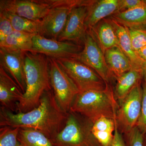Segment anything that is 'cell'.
Returning a JSON list of instances; mask_svg holds the SVG:
<instances>
[{
	"label": "cell",
	"instance_id": "1",
	"mask_svg": "<svg viewBox=\"0 0 146 146\" xmlns=\"http://www.w3.org/2000/svg\"><path fill=\"white\" fill-rule=\"evenodd\" d=\"M68 114L57 104L52 89L45 92L39 106L29 112L14 113L1 106L0 126L33 129L51 140L65 126Z\"/></svg>",
	"mask_w": 146,
	"mask_h": 146
},
{
	"label": "cell",
	"instance_id": "2",
	"mask_svg": "<svg viewBox=\"0 0 146 146\" xmlns=\"http://www.w3.org/2000/svg\"><path fill=\"white\" fill-rule=\"evenodd\" d=\"M27 88L19 105V112H27L38 106L45 92L52 90L49 57L42 54L25 52Z\"/></svg>",
	"mask_w": 146,
	"mask_h": 146
},
{
	"label": "cell",
	"instance_id": "3",
	"mask_svg": "<svg viewBox=\"0 0 146 146\" xmlns=\"http://www.w3.org/2000/svg\"><path fill=\"white\" fill-rule=\"evenodd\" d=\"M118 107L115 96L108 86L104 91L79 92L70 111L79 114L94 123L102 117L116 119Z\"/></svg>",
	"mask_w": 146,
	"mask_h": 146
},
{
	"label": "cell",
	"instance_id": "4",
	"mask_svg": "<svg viewBox=\"0 0 146 146\" xmlns=\"http://www.w3.org/2000/svg\"><path fill=\"white\" fill-rule=\"evenodd\" d=\"M92 124L82 115L70 111L65 126L51 141L54 146H102L92 133Z\"/></svg>",
	"mask_w": 146,
	"mask_h": 146
},
{
	"label": "cell",
	"instance_id": "5",
	"mask_svg": "<svg viewBox=\"0 0 146 146\" xmlns=\"http://www.w3.org/2000/svg\"><path fill=\"white\" fill-rule=\"evenodd\" d=\"M49 68L50 82L55 99L61 110L68 113L79 90L56 59L49 58Z\"/></svg>",
	"mask_w": 146,
	"mask_h": 146
},
{
	"label": "cell",
	"instance_id": "6",
	"mask_svg": "<svg viewBox=\"0 0 146 146\" xmlns=\"http://www.w3.org/2000/svg\"><path fill=\"white\" fill-rule=\"evenodd\" d=\"M56 59L75 84L80 92L104 91L109 86L93 69L74 58Z\"/></svg>",
	"mask_w": 146,
	"mask_h": 146
},
{
	"label": "cell",
	"instance_id": "7",
	"mask_svg": "<svg viewBox=\"0 0 146 146\" xmlns=\"http://www.w3.org/2000/svg\"><path fill=\"white\" fill-rule=\"evenodd\" d=\"M84 1L54 0V4L44 18L41 20L39 35L58 40L62 32L72 9Z\"/></svg>",
	"mask_w": 146,
	"mask_h": 146
},
{
	"label": "cell",
	"instance_id": "8",
	"mask_svg": "<svg viewBox=\"0 0 146 146\" xmlns=\"http://www.w3.org/2000/svg\"><path fill=\"white\" fill-rule=\"evenodd\" d=\"M142 100L143 91L140 83L120 102L116 121L119 129L125 134L136 126L141 115Z\"/></svg>",
	"mask_w": 146,
	"mask_h": 146
},
{
	"label": "cell",
	"instance_id": "9",
	"mask_svg": "<svg viewBox=\"0 0 146 146\" xmlns=\"http://www.w3.org/2000/svg\"><path fill=\"white\" fill-rule=\"evenodd\" d=\"M83 48L74 58L95 71L107 84L112 76L108 67L104 53L94 35L87 30Z\"/></svg>",
	"mask_w": 146,
	"mask_h": 146
},
{
	"label": "cell",
	"instance_id": "10",
	"mask_svg": "<svg viewBox=\"0 0 146 146\" xmlns=\"http://www.w3.org/2000/svg\"><path fill=\"white\" fill-rule=\"evenodd\" d=\"M54 0H1L0 11L34 21L44 18L54 4Z\"/></svg>",
	"mask_w": 146,
	"mask_h": 146
},
{
	"label": "cell",
	"instance_id": "11",
	"mask_svg": "<svg viewBox=\"0 0 146 146\" xmlns=\"http://www.w3.org/2000/svg\"><path fill=\"white\" fill-rule=\"evenodd\" d=\"M80 45L68 41H59L35 35L33 39L31 52L42 54L55 59L74 58L81 51Z\"/></svg>",
	"mask_w": 146,
	"mask_h": 146
},
{
	"label": "cell",
	"instance_id": "12",
	"mask_svg": "<svg viewBox=\"0 0 146 146\" xmlns=\"http://www.w3.org/2000/svg\"><path fill=\"white\" fill-rule=\"evenodd\" d=\"M91 1H84L81 4L72 9L65 28L57 40L72 42L80 45L81 43L83 44L87 31L85 20Z\"/></svg>",
	"mask_w": 146,
	"mask_h": 146
},
{
	"label": "cell",
	"instance_id": "13",
	"mask_svg": "<svg viewBox=\"0 0 146 146\" xmlns=\"http://www.w3.org/2000/svg\"><path fill=\"white\" fill-rule=\"evenodd\" d=\"M25 52L0 47V66L13 79L23 94L27 88Z\"/></svg>",
	"mask_w": 146,
	"mask_h": 146
},
{
	"label": "cell",
	"instance_id": "14",
	"mask_svg": "<svg viewBox=\"0 0 146 146\" xmlns=\"http://www.w3.org/2000/svg\"><path fill=\"white\" fill-rule=\"evenodd\" d=\"M23 94L13 79L0 66L1 107L14 113H18L19 112L18 105Z\"/></svg>",
	"mask_w": 146,
	"mask_h": 146
},
{
	"label": "cell",
	"instance_id": "15",
	"mask_svg": "<svg viewBox=\"0 0 146 146\" xmlns=\"http://www.w3.org/2000/svg\"><path fill=\"white\" fill-rule=\"evenodd\" d=\"M119 4V0L91 1L85 20L87 30L96 26L102 19L118 12Z\"/></svg>",
	"mask_w": 146,
	"mask_h": 146
},
{
	"label": "cell",
	"instance_id": "16",
	"mask_svg": "<svg viewBox=\"0 0 146 146\" xmlns=\"http://www.w3.org/2000/svg\"><path fill=\"white\" fill-rule=\"evenodd\" d=\"M110 21L117 35L118 46L130 59L133 69L143 71L146 63L133 50L127 28L111 18Z\"/></svg>",
	"mask_w": 146,
	"mask_h": 146
},
{
	"label": "cell",
	"instance_id": "17",
	"mask_svg": "<svg viewBox=\"0 0 146 146\" xmlns=\"http://www.w3.org/2000/svg\"><path fill=\"white\" fill-rule=\"evenodd\" d=\"M111 18L126 27L146 30V3L135 8L116 12Z\"/></svg>",
	"mask_w": 146,
	"mask_h": 146
},
{
	"label": "cell",
	"instance_id": "18",
	"mask_svg": "<svg viewBox=\"0 0 146 146\" xmlns=\"http://www.w3.org/2000/svg\"><path fill=\"white\" fill-rule=\"evenodd\" d=\"M104 56L111 74L116 79L133 69L130 59L118 46L106 50Z\"/></svg>",
	"mask_w": 146,
	"mask_h": 146
},
{
	"label": "cell",
	"instance_id": "19",
	"mask_svg": "<svg viewBox=\"0 0 146 146\" xmlns=\"http://www.w3.org/2000/svg\"><path fill=\"white\" fill-rule=\"evenodd\" d=\"M143 78V71L132 69L117 78L115 97L121 102Z\"/></svg>",
	"mask_w": 146,
	"mask_h": 146
},
{
	"label": "cell",
	"instance_id": "20",
	"mask_svg": "<svg viewBox=\"0 0 146 146\" xmlns=\"http://www.w3.org/2000/svg\"><path fill=\"white\" fill-rule=\"evenodd\" d=\"M88 30L94 35L104 53L108 49L118 46L117 35L110 20H104L100 25Z\"/></svg>",
	"mask_w": 146,
	"mask_h": 146
},
{
	"label": "cell",
	"instance_id": "21",
	"mask_svg": "<svg viewBox=\"0 0 146 146\" xmlns=\"http://www.w3.org/2000/svg\"><path fill=\"white\" fill-rule=\"evenodd\" d=\"M116 119L102 117L93 123L91 131L102 146H110L112 143Z\"/></svg>",
	"mask_w": 146,
	"mask_h": 146
},
{
	"label": "cell",
	"instance_id": "22",
	"mask_svg": "<svg viewBox=\"0 0 146 146\" xmlns=\"http://www.w3.org/2000/svg\"><path fill=\"white\" fill-rule=\"evenodd\" d=\"M35 34L14 31L3 42L0 47L13 51L31 52L33 39Z\"/></svg>",
	"mask_w": 146,
	"mask_h": 146
},
{
	"label": "cell",
	"instance_id": "23",
	"mask_svg": "<svg viewBox=\"0 0 146 146\" xmlns=\"http://www.w3.org/2000/svg\"><path fill=\"white\" fill-rule=\"evenodd\" d=\"M21 146H54L51 141L41 132L29 129H21L18 136Z\"/></svg>",
	"mask_w": 146,
	"mask_h": 146
},
{
	"label": "cell",
	"instance_id": "24",
	"mask_svg": "<svg viewBox=\"0 0 146 146\" xmlns=\"http://www.w3.org/2000/svg\"><path fill=\"white\" fill-rule=\"evenodd\" d=\"M0 11L3 12L10 21L14 31L39 34L41 21H32L9 12L2 11Z\"/></svg>",
	"mask_w": 146,
	"mask_h": 146
},
{
	"label": "cell",
	"instance_id": "25",
	"mask_svg": "<svg viewBox=\"0 0 146 146\" xmlns=\"http://www.w3.org/2000/svg\"><path fill=\"white\" fill-rule=\"evenodd\" d=\"M21 129L9 126L0 128V146H21L18 136Z\"/></svg>",
	"mask_w": 146,
	"mask_h": 146
},
{
	"label": "cell",
	"instance_id": "26",
	"mask_svg": "<svg viewBox=\"0 0 146 146\" xmlns=\"http://www.w3.org/2000/svg\"><path fill=\"white\" fill-rule=\"evenodd\" d=\"M127 28L133 49L137 54L141 48L146 45V30Z\"/></svg>",
	"mask_w": 146,
	"mask_h": 146
},
{
	"label": "cell",
	"instance_id": "27",
	"mask_svg": "<svg viewBox=\"0 0 146 146\" xmlns=\"http://www.w3.org/2000/svg\"><path fill=\"white\" fill-rule=\"evenodd\" d=\"M126 146H145V136L136 126L125 134Z\"/></svg>",
	"mask_w": 146,
	"mask_h": 146
},
{
	"label": "cell",
	"instance_id": "28",
	"mask_svg": "<svg viewBox=\"0 0 146 146\" xmlns=\"http://www.w3.org/2000/svg\"><path fill=\"white\" fill-rule=\"evenodd\" d=\"M143 100L141 115L136 126L141 132L146 135V81L144 79L142 85Z\"/></svg>",
	"mask_w": 146,
	"mask_h": 146
},
{
	"label": "cell",
	"instance_id": "29",
	"mask_svg": "<svg viewBox=\"0 0 146 146\" xmlns=\"http://www.w3.org/2000/svg\"><path fill=\"white\" fill-rule=\"evenodd\" d=\"M14 31L10 21L3 12L0 11V43Z\"/></svg>",
	"mask_w": 146,
	"mask_h": 146
},
{
	"label": "cell",
	"instance_id": "30",
	"mask_svg": "<svg viewBox=\"0 0 146 146\" xmlns=\"http://www.w3.org/2000/svg\"><path fill=\"white\" fill-rule=\"evenodd\" d=\"M146 3V0H119L118 12L135 8Z\"/></svg>",
	"mask_w": 146,
	"mask_h": 146
},
{
	"label": "cell",
	"instance_id": "31",
	"mask_svg": "<svg viewBox=\"0 0 146 146\" xmlns=\"http://www.w3.org/2000/svg\"><path fill=\"white\" fill-rule=\"evenodd\" d=\"M110 146H126L121 133L119 131L117 122H116V127H115V129L114 131L113 140L111 145Z\"/></svg>",
	"mask_w": 146,
	"mask_h": 146
},
{
	"label": "cell",
	"instance_id": "32",
	"mask_svg": "<svg viewBox=\"0 0 146 146\" xmlns=\"http://www.w3.org/2000/svg\"><path fill=\"white\" fill-rule=\"evenodd\" d=\"M139 57L146 63V45L137 53Z\"/></svg>",
	"mask_w": 146,
	"mask_h": 146
},
{
	"label": "cell",
	"instance_id": "33",
	"mask_svg": "<svg viewBox=\"0 0 146 146\" xmlns=\"http://www.w3.org/2000/svg\"><path fill=\"white\" fill-rule=\"evenodd\" d=\"M144 79L146 81V65L143 69Z\"/></svg>",
	"mask_w": 146,
	"mask_h": 146
},
{
	"label": "cell",
	"instance_id": "34",
	"mask_svg": "<svg viewBox=\"0 0 146 146\" xmlns=\"http://www.w3.org/2000/svg\"><path fill=\"white\" fill-rule=\"evenodd\" d=\"M144 140H145V146H146V135H145V138H144Z\"/></svg>",
	"mask_w": 146,
	"mask_h": 146
}]
</instances>
